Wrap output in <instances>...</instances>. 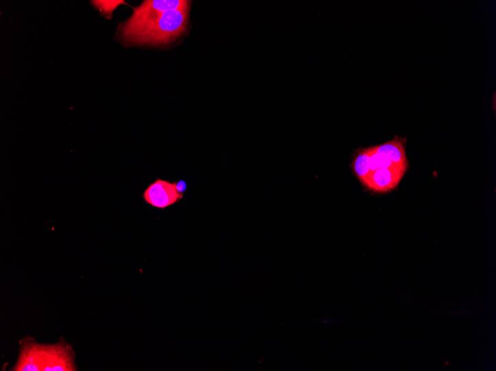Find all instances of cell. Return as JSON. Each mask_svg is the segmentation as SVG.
Masks as SVG:
<instances>
[{"label": "cell", "instance_id": "1", "mask_svg": "<svg viewBox=\"0 0 496 371\" xmlns=\"http://www.w3.org/2000/svg\"><path fill=\"white\" fill-rule=\"evenodd\" d=\"M188 23V9L169 11L126 40L133 44L168 43L185 30Z\"/></svg>", "mask_w": 496, "mask_h": 371}, {"label": "cell", "instance_id": "2", "mask_svg": "<svg viewBox=\"0 0 496 371\" xmlns=\"http://www.w3.org/2000/svg\"><path fill=\"white\" fill-rule=\"evenodd\" d=\"M190 2L182 0H152L134 8V13L122 26L125 40L140 32L164 13L173 10H188Z\"/></svg>", "mask_w": 496, "mask_h": 371}, {"label": "cell", "instance_id": "3", "mask_svg": "<svg viewBox=\"0 0 496 371\" xmlns=\"http://www.w3.org/2000/svg\"><path fill=\"white\" fill-rule=\"evenodd\" d=\"M183 197L177 187V183L168 180H156L143 194L144 200L149 205L157 208H166L174 205Z\"/></svg>", "mask_w": 496, "mask_h": 371}, {"label": "cell", "instance_id": "4", "mask_svg": "<svg viewBox=\"0 0 496 371\" xmlns=\"http://www.w3.org/2000/svg\"><path fill=\"white\" fill-rule=\"evenodd\" d=\"M407 170L396 165L379 169L370 174L364 185L374 192H389L398 187Z\"/></svg>", "mask_w": 496, "mask_h": 371}, {"label": "cell", "instance_id": "5", "mask_svg": "<svg viewBox=\"0 0 496 371\" xmlns=\"http://www.w3.org/2000/svg\"><path fill=\"white\" fill-rule=\"evenodd\" d=\"M43 370H75L69 351L63 346H42Z\"/></svg>", "mask_w": 496, "mask_h": 371}, {"label": "cell", "instance_id": "6", "mask_svg": "<svg viewBox=\"0 0 496 371\" xmlns=\"http://www.w3.org/2000/svg\"><path fill=\"white\" fill-rule=\"evenodd\" d=\"M376 153L387 156L394 165L401 168L408 169L409 163L407 159L405 147L401 140L398 138L374 147Z\"/></svg>", "mask_w": 496, "mask_h": 371}, {"label": "cell", "instance_id": "7", "mask_svg": "<svg viewBox=\"0 0 496 371\" xmlns=\"http://www.w3.org/2000/svg\"><path fill=\"white\" fill-rule=\"evenodd\" d=\"M14 370L41 371L43 370L42 346H27L22 351L19 361Z\"/></svg>", "mask_w": 496, "mask_h": 371}, {"label": "cell", "instance_id": "8", "mask_svg": "<svg viewBox=\"0 0 496 371\" xmlns=\"http://www.w3.org/2000/svg\"><path fill=\"white\" fill-rule=\"evenodd\" d=\"M357 178L364 184L371 174L370 148L358 153L352 163Z\"/></svg>", "mask_w": 496, "mask_h": 371}, {"label": "cell", "instance_id": "9", "mask_svg": "<svg viewBox=\"0 0 496 371\" xmlns=\"http://www.w3.org/2000/svg\"><path fill=\"white\" fill-rule=\"evenodd\" d=\"M370 152L371 173L379 169L389 168L394 165L387 156L376 153L374 147H370Z\"/></svg>", "mask_w": 496, "mask_h": 371}, {"label": "cell", "instance_id": "10", "mask_svg": "<svg viewBox=\"0 0 496 371\" xmlns=\"http://www.w3.org/2000/svg\"><path fill=\"white\" fill-rule=\"evenodd\" d=\"M103 14L111 15L115 9L121 4L124 3V1H93L91 2Z\"/></svg>", "mask_w": 496, "mask_h": 371}, {"label": "cell", "instance_id": "11", "mask_svg": "<svg viewBox=\"0 0 496 371\" xmlns=\"http://www.w3.org/2000/svg\"><path fill=\"white\" fill-rule=\"evenodd\" d=\"M177 187H178L179 191L182 193L183 191H185V190L186 189L187 184L185 182L181 181L179 183H177Z\"/></svg>", "mask_w": 496, "mask_h": 371}]
</instances>
